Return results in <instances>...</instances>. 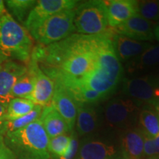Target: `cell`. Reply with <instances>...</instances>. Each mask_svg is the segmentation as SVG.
<instances>
[{"label": "cell", "instance_id": "obj_1", "mask_svg": "<svg viewBox=\"0 0 159 159\" xmlns=\"http://www.w3.org/2000/svg\"><path fill=\"white\" fill-rule=\"evenodd\" d=\"M123 73L124 69L115 52L112 39L100 51L94 68L84 76L75 79L85 88L109 96L116 90Z\"/></svg>", "mask_w": 159, "mask_h": 159}, {"label": "cell", "instance_id": "obj_2", "mask_svg": "<svg viewBox=\"0 0 159 159\" xmlns=\"http://www.w3.org/2000/svg\"><path fill=\"white\" fill-rule=\"evenodd\" d=\"M6 146L16 159H49V137L40 119L4 135Z\"/></svg>", "mask_w": 159, "mask_h": 159}, {"label": "cell", "instance_id": "obj_3", "mask_svg": "<svg viewBox=\"0 0 159 159\" xmlns=\"http://www.w3.org/2000/svg\"><path fill=\"white\" fill-rule=\"evenodd\" d=\"M34 45L27 30L6 12L0 16V50L9 59L27 65Z\"/></svg>", "mask_w": 159, "mask_h": 159}, {"label": "cell", "instance_id": "obj_4", "mask_svg": "<svg viewBox=\"0 0 159 159\" xmlns=\"http://www.w3.org/2000/svg\"><path fill=\"white\" fill-rule=\"evenodd\" d=\"M75 32L82 35H98L110 29L105 1L91 0L78 3L75 8Z\"/></svg>", "mask_w": 159, "mask_h": 159}, {"label": "cell", "instance_id": "obj_5", "mask_svg": "<svg viewBox=\"0 0 159 159\" xmlns=\"http://www.w3.org/2000/svg\"><path fill=\"white\" fill-rule=\"evenodd\" d=\"M74 19L75 9L67 10L47 18L29 33L39 45H50L75 33Z\"/></svg>", "mask_w": 159, "mask_h": 159}, {"label": "cell", "instance_id": "obj_6", "mask_svg": "<svg viewBox=\"0 0 159 159\" xmlns=\"http://www.w3.org/2000/svg\"><path fill=\"white\" fill-rule=\"evenodd\" d=\"M122 91L141 106H151L159 111V77L145 75L124 81Z\"/></svg>", "mask_w": 159, "mask_h": 159}, {"label": "cell", "instance_id": "obj_7", "mask_svg": "<svg viewBox=\"0 0 159 159\" xmlns=\"http://www.w3.org/2000/svg\"><path fill=\"white\" fill-rule=\"evenodd\" d=\"M142 106L127 97H117L105 105L103 115L110 126L117 128H129L139 121Z\"/></svg>", "mask_w": 159, "mask_h": 159}, {"label": "cell", "instance_id": "obj_8", "mask_svg": "<svg viewBox=\"0 0 159 159\" xmlns=\"http://www.w3.org/2000/svg\"><path fill=\"white\" fill-rule=\"evenodd\" d=\"M78 3L76 0H39L29 13L23 26L30 32L47 18L62 11L75 9Z\"/></svg>", "mask_w": 159, "mask_h": 159}, {"label": "cell", "instance_id": "obj_9", "mask_svg": "<svg viewBox=\"0 0 159 159\" xmlns=\"http://www.w3.org/2000/svg\"><path fill=\"white\" fill-rule=\"evenodd\" d=\"M27 66L28 70L33 74L34 80L33 91L27 99L41 107L51 105L55 90V82L43 72L37 61L33 57Z\"/></svg>", "mask_w": 159, "mask_h": 159}, {"label": "cell", "instance_id": "obj_10", "mask_svg": "<svg viewBox=\"0 0 159 159\" xmlns=\"http://www.w3.org/2000/svg\"><path fill=\"white\" fill-rule=\"evenodd\" d=\"M27 71V66L8 59L0 65V104L7 108L16 81Z\"/></svg>", "mask_w": 159, "mask_h": 159}, {"label": "cell", "instance_id": "obj_11", "mask_svg": "<svg viewBox=\"0 0 159 159\" xmlns=\"http://www.w3.org/2000/svg\"><path fill=\"white\" fill-rule=\"evenodd\" d=\"M154 26V23L143 19L136 13L122 25L111 29L115 34L123 35L136 41L148 42L155 40Z\"/></svg>", "mask_w": 159, "mask_h": 159}, {"label": "cell", "instance_id": "obj_12", "mask_svg": "<svg viewBox=\"0 0 159 159\" xmlns=\"http://www.w3.org/2000/svg\"><path fill=\"white\" fill-rule=\"evenodd\" d=\"M121 149L114 143L99 139H89L81 144L77 159H119Z\"/></svg>", "mask_w": 159, "mask_h": 159}, {"label": "cell", "instance_id": "obj_13", "mask_svg": "<svg viewBox=\"0 0 159 159\" xmlns=\"http://www.w3.org/2000/svg\"><path fill=\"white\" fill-rule=\"evenodd\" d=\"M51 105L62 116L72 131L76 122L77 104L64 87L57 82H55Z\"/></svg>", "mask_w": 159, "mask_h": 159}, {"label": "cell", "instance_id": "obj_14", "mask_svg": "<svg viewBox=\"0 0 159 159\" xmlns=\"http://www.w3.org/2000/svg\"><path fill=\"white\" fill-rule=\"evenodd\" d=\"M109 27L115 28L137 13L139 1L109 0L105 1Z\"/></svg>", "mask_w": 159, "mask_h": 159}, {"label": "cell", "instance_id": "obj_15", "mask_svg": "<svg viewBox=\"0 0 159 159\" xmlns=\"http://www.w3.org/2000/svg\"><path fill=\"white\" fill-rule=\"evenodd\" d=\"M100 112L96 105L92 103L77 104L76 118L77 134L83 136L92 134L98 128Z\"/></svg>", "mask_w": 159, "mask_h": 159}, {"label": "cell", "instance_id": "obj_16", "mask_svg": "<svg viewBox=\"0 0 159 159\" xmlns=\"http://www.w3.org/2000/svg\"><path fill=\"white\" fill-rule=\"evenodd\" d=\"M151 45L149 42L136 41L115 33L113 37V47L120 62L136 58Z\"/></svg>", "mask_w": 159, "mask_h": 159}, {"label": "cell", "instance_id": "obj_17", "mask_svg": "<svg viewBox=\"0 0 159 159\" xmlns=\"http://www.w3.org/2000/svg\"><path fill=\"white\" fill-rule=\"evenodd\" d=\"M39 119L49 139L71 132L64 119L52 105L43 107Z\"/></svg>", "mask_w": 159, "mask_h": 159}, {"label": "cell", "instance_id": "obj_18", "mask_svg": "<svg viewBox=\"0 0 159 159\" xmlns=\"http://www.w3.org/2000/svg\"><path fill=\"white\" fill-rule=\"evenodd\" d=\"M121 152L123 159H141L144 156V134L139 129H128L122 136Z\"/></svg>", "mask_w": 159, "mask_h": 159}, {"label": "cell", "instance_id": "obj_19", "mask_svg": "<svg viewBox=\"0 0 159 159\" xmlns=\"http://www.w3.org/2000/svg\"><path fill=\"white\" fill-rule=\"evenodd\" d=\"M142 131L152 138L159 134V111L153 107L143 106L139 115Z\"/></svg>", "mask_w": 159, "mask_h": 159}, {"label": "cell", "instance_id": "obj_20", "mask_svg": "<svg viewBox=\"0 0 159 159\" xmlns=\"http://www.w3.org/2000/svg\"><path fill=\"white\" fill-rule=\"evenodd\" d=\"M157 65H159V45L152 44L140 55L129 61L127 68L130 71H136Z\"/></svg>", "mask_w": 159, "mask_h": 159}, {"label": "cell", "instance_id": "obj_21", "mask_svg": "<svg viewBox=\"0 0 159 159\" xmlns=\"http://www.w3.org/2000/svg\"><path fill=\"white\" fill-rule=\"evenodd\" d=\"M36 2L35 0H7L5 1V5L7 13L18 23L23 25Z\"/></svg>", "mask_w": 159, "mask_h": 159}, {"label": "cell", "instance_id": "obj_22", "mask_svg": "<svg viewBox=\"0 0 159 159\" xmlns=\"http://www.w3.org/2000/svg\"><path fill=\"white\" fill-rule=\"evenodd\" d=\"M34 103L27 99L13 98L7 107L6 121H12L25 116L34 109Z\"/></svg>", "mask_w": 159, "mask_h": 159}, {"label": "cell", "instance_id": "obj_23", "mask_svg": "<svg viewBox=\"0 0 159 159\" xmlns=\"http://www.w3.org/2000/svg\"><path fill=\"white\" fill-rule=\"evenodd\" d=\"M42 108L43 107L36 105L34 109L25 116L14 119V120L6 121L2 126L1 135L4 136L7 132H13V131L19 130V129L25 128L30 123L35 122L41 116Z\"/></svg>", "mask_w": 159, "mask_h": 159}, {"label": "cell", "instance_id": "obj_24", "mask_svg": "<svg viewBox=\"0 0 159 159\" xmlns=\"http://www.w3.org/2000/svg\"><path fill=\"white\" fill-rule=\"evenodd\" d=\"M34 80L31 71L27 69V72L21 75L16 81L12 89V97L13 98L27 99L33 91Z\"/></svg>", "mask_w": 159, "mask_h": 159}, {"label": "cell", "instance_id": "obj_25", "mask_svg": "<svg viewBox=\"0 0 159 159\" xmlns=\"http://www.w3.org/2000/svg\"><path fill=\"white\" fill-rule=\"evenodd\" d=\"M137 14L150 22L159 21L158 1H140L138 3Z\"/></svg>", "mask_w": 159, "mask_h": 159}, {"label": "cell", "instance_id": "obj_26", "mask_svg": "<svg viewBox=\"0 0 159 159\" xmlns=\"http://www.w3.org/2000/svg\"><path fill=\"white\" fill-rule=\"evenodd\" d=\"M70 139L71 136L67 134L60 135L49 139L48 150L50 156H53L57 159L62 156L68 147Z\"/></svg>", "mask_w": 159, "mask_h": 159}, {"label": "cell", "instance_id": "obj_27", "mask_svg": "<svg viewBox=\"0 0 159 159\" xmlns=\"http://www.w3.org/2000/svg\"><path fill=\"white\" fill-rule=\"evenodd\" d=\"M144 134V156L148 159H155L159 158V153L155 145L154 139L148 134Z\"/></svg>", "mask_w": 159, "mask_h": 159}, {"label": "cell", "instance_id": "obj_28", "mask_svg": "<svg viewBox=\"0 0 159 159\" xmlns=\"http://www.w3.org/2000/svg\"><path fill=\"white\" fill-rule=\"evenodd\" d=\"M78 147L79 143L76 134H71L70 142L69 143L65 152L62 156L57 159H74L78 152Z\"/></svg>", "mask_w": 159, "mask_h": 159}, {"label": "cell", "instance_id": "obj_29", "mask_svg": "<svg viewBox=\"0 0 159 159\" xmlns=\"http://www.w3.org/2000/svg\"><path fill=\"white\" fill-rule=\"evenodd\" d=\"M0 159H16L13 152L6 146L4 136L0 135Z\"/></svg>", "mask_w": 159, "mask_h": 159}, {"label": "cell", "instance_id": "obj_30", "mask_svg": "<svg viewBox=\"0 0 159 159\" xmlns=\"http://www.w3.org/2000/svg\"><path fill=\"white\" fill-rule=\"evenodd\" d=\"M6 112H7V108L0 104V135L4 123L6 122Z\"/></svg>", "mask_w": 159, "mask_h": 159}, {"label": "cell", "instance_id": "obj_31", "mask_svg": "<svg viewBox=\"0 0 159 159\" xmlns=\"http://www.w3.org/2000/svg\"><path fill=\"white\" fill-rule=\"evenodd\" d=\"M153 33H154L155 39H156L157 41L159 42V22L157 23L156 25H155L154 29H153Z\"/></svg>", "mask_w": 159, "mask_h": 159}, {"label": "cell", "instance_id": "obj_32", "mask_svg": "<svg viewBox=\"0 0 159 159\" xmlns=\"http://www.w3.org/2000/svg\"><path fill=\"white\" fill-rule=\"evenodd\" d=\"M6 12H7V11H6L5 1L0 0V16L5 14Z\"/></svg>", "mask_w": 159, "mask_h": 159}, {"label": "cell", "instance_id": "obj_33", "mask_svg": "<svg viewBox=\"0 0 159 159\" xmlns=\"http://www.w3.org/2000/svg\"><path fill=\"white\" fill-rule=\"evenodd\" d=\"M9 58L4 53L0 50V65L2 64L4 62H5L6 61H7Z\"/></svg>", "mask_w": 159, "mask_h": 159}, {"label": "cell", "instance_id": "obj_34", "mask_svg": "<svg viewBox=\"0 0 159 159\" xmlns=\"http://www.w3.org/2000/svg\"><path fill=\"white\" fill-rule=\"evenodd\" d=\"M153 139H154L155 145H156V147L157 151H158V152L159 153V134L157 136L155 137V138H153Z\"/></svg>", "mask_w": 159, "mask_h": 159}, {"label": "cell", "instance_id": "obj_35", "mask_svg": "<svg viewBox=\"0 0 159 159\" xmlns=\"http://www.w3.org/2000/svg\"><path fill=\"white\" fill-rule=\"evenodd\" d=\"M155 159H159V158H155Z\"/></svg>", "mask_w": 159, "mask_h": 159}, {"label": "cell", "instance_id": "obj_36", "mask_svg": "<svg viewBox=\"0 0 159 159\" xmlns=\"http://www.w3.org/2000/svg\"><path fill=\"white\" fill-rule=\"evenodd\" d=\"M158 3H159V1H158Z\"/></svg>", "mask_w": 159, "mask_h": 159}]
</instances>
